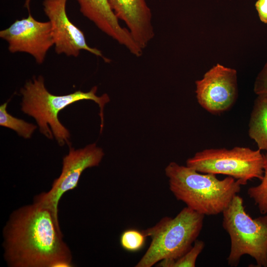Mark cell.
Returning a JSON list of instances; mask_svg holds the SVG:
<instances>
[{
  "label": "cell",
  "instance_id": "6da1fadb",
  "mask_svg": "<svg viewBox=\"0 0 267 267\" xmlns=\"http://www.w3.org/2000/svg\"><path fill=\"white\" fill-rule=\"evenodd\" d=\"M3 235L4 258L9 267H73L58 221L46 207L33 202L15 210Z\"/></svg>",
  "mask_w": 267,
  "mask_h": 267
},
{
  "label": "cell",
  "instance_id": "7a4b0ae2",
  "mask_svg": "<svg viewBox=\"0 0 267 267\" xmlns=\"http://www.w3.org/2000/svg\"><path fill=\"white\" fill-rule=\"evenodd\" d=\"M165 171L176 199L204 216L222 213L242 185L231 177L219 179L216 175L200 173L175 162L170 163Z\"/></svg>",
  "mask_w": 267,
  "mask_h": 267
},
{
  "label": "cell",
  "instance_id": "3957f363",
  "mask_svg": "<svg viewBox=\"0 0 267 267\" xmlns=\"http://www.w3.org/2000/svg\"><path fill=\"white\" fill-rule=\"evenodd\" d=\"M96 86L90 91L81 90L64 95H55L46 89L42 76H34L27 81L20 90L22 96L21 110L33 117L37 122L40 132L49 139L53 137L60 146L70 145L69 131L60 122L59 112L71 104L83 100H91L98 104L101 119L100 133L103 126V108L110 101L107 94L101 96L96 95Z\"/></svg>",
  "mask_w": 267,
  "mask_h": 267
},
{
  "label": "cell",
  "instance_id": "277c9868",
  "mask_svg": "<svg viewBox=\"0 0 267 267\" xmlns=\"http://www.w3.org/2000/svg\"><path fill=\"white\" fill-rule=\"evenodd\" d=\"M204 215L187 207L174 217H165L143 231L150 245L135 267H151L163 260H176L192 247L203 226Z\"/></svg>",
  "mask_w": 267,
  "mask_h": 267
},
{
  "label": "cell",
  "instance_id": "5b68a950",
  "mask_svg": "<svg viewBox=\"0 0 267 267\" xmlns=\"http://www.w3.org/2000/svg\"><path fill=\"white\" fill-rule=\"evenodd\" d=\"M222 213V226L231 240L228 265L237 266L241 257L248 255L255 260L257 267H267V216L253 219L238 195Z\"/></svg>",
  "mask_w": 267,
  "mask_h": 267
},
{
  "label": "cell",
  "instance_id": "8992f818",
  "mask_svg": "<svg viewBox=\"0 0 267 267\" xmlns=\"http://www.w3.org/2000/svg\"><path fill=\"white\" fill-rule=\"evenodd\" d=\"M261 151L240 146L206 149L188 158L186 166L202 173L227 175L246 185L249 180L263 177L264 154Z\"/></svg>",
  "mask_w": 267,
  "mask_h": 267
},
{
  "label": "cell",
  "instance_id": "52a82bcc",
  "mask_svg": "<svg viewBox=\"0 0 267 267\" xmlns=\"http://www.w3.org/2000/svg\"><path fill=\"white\" fill-rule=\"evenodd\" d=\"M104 156L102 149L95 143L75 149L70 145L69 153L63 158L62 171L51 189L37 195L34 202L47 208L58 221V206L62 195L77 186L82 173L87 168L97 166Z\"/></svg>",
  "mask_w": 267,
  "mask_h": 267
},
{
  "label": "cell",
  "instance_id": "ba28073f",
  "mask_svg": "<svg viewBox=\"0 0 267 267\" xmlns=\"http://www.w3.org/2000/svg\"><path fill=\"white\" fill-rule=\"evenodd\" d=\"M27 0L28 16L16 20L9 27L0 31V38L8 43L11 53L25 52L32 55L39 64L45 60L49 49L54 45L49 21L36 20L30 10Z\"/></svg>",
  "mask_w": 267,
  "mask_h": 267
},
{
  "label": "cell",
  "instance_id": "9c48e42d",
  "mask_svg": "<svg viewBox=\"0 0 267 267\" xmlns=\"http://www.w3.org/2000/svg\"><path fill=\"white\" fill-rule=\"evenodd\" d=\"M195 84L198 103L213 114L228 110L237 97L236 70L219 63L207 71Z\"/></svg>",
  "mask_w": 267,
  "mask_h": 267
},
{
  "label": "cell",
  "instance_id": "30bf717a",
  "mask_svg": "<svg viewBox=\"0 0 267 267\" xmlns=\"http://www.w3.org/2000/svg\"><path fill=\"white\" fill-rule=\"evenodd\" d=\"M67 1L44 0L43 2L44 11L51 25L55 52L76 57L84 50L101 57L106 62H110L100 50L87 44L84 33L70 20L66 12Z\"/></svg>",
  "mask_w": 267,
  "mask_h": 267
},
{
  "label": "cell",
  "instance_id": "8fae6325",
  "mask_svg": "<svg viewBox=\"0 0 267 267\" xmlns=\"http://www.w3.org/2000/svg\"><path fill=\"white\" fill-rule=\"evenodd\" d=\"M76 0L82 14L99 30L125 46L134 56L142 55L143 49L134 41L129 30L120 25L108 0Z\"/></svg>",
  "mask_w": 267,
  "mask_h": 267
},
{
  "label": "cell",
  "instance_id": "7c38bea8",
  "mask_svg": "<svg viewBox=\"0 0 267 267\" xmlns=\"http://www.w3.org/2000/svg\"><path fill=\"white\" fill-rule=\"evenodd\" d=\"M118 19L123 21L134 39L144 49L154 38L152 14L145 0H108Z\"/></svg>",
  "mask_w": 267,
  "mask_h": 267
},
{
  "label": "cell",
  "instance_id": "4fadbf2b",
  "mask_svg": "<svg viewBox=\"0 0 267 267\" xmlns=\"http://www.w3.org/2000/svg\"><path fill=\"white\" fill-rule=\"evenodd\" d=\"M248 134L260 150L267 151V95H258L248 125Z\"/></svg>",
  "mask_w": 267,
  "mask_h": 267
},
{
  "label": "cell",
  "instance_id": "5bb4252c",
  "mask_svg": "<svg viewBox=\"0 0 267 267\" xmlns=\"http://www.w3.org/2000/svg\"><path fill=\"white\" fill-rule=\"evenodd\" d=\"M8 101L0 106V125L15 131L24 138H30L37 126L23 120L15 118L6 110Z\"/></svg>",
  "mask_w": 267,
  "mask_h": 267
},
{
  "label": "cell",
  "instance_id": "9a60e30c",
  "mask_svg": "<svg viewBox=\"0 0 267 267\" xmlns=\"http://www.w3.org/2000/svg\"><path fill=\"white\" fill-rule=\"evenodd\" d=\"M205 247L204 242L196 239L190 249L176 260H163L156 264L160 267H194L199 255Z\"/></svg>",
  "mask_w": 267,
  "mask_h": 267
},
{
  "label": "cell",
  "instance_id": "2e32d148",
  "mask_svg": "<svg viewBox=\"0 0 267 267\" xmlns=\"http://www.w3.org/2000/svg\"><path fill=\"white\" fill-rule=\"evenodd\" d=\"M260 184L250 187L247 191L249 197L257 205L262 214L267 213V154H264V175Z\"/></svg>",
  "mask_w": 267,
  "mask_h": 267
},
{
  "label": "cell",
  "instance_id": "e0dca14e",
  "mask_svg": "<svg viewBox=\"0 0 267 267\" xmlns=\"http://www.w3.org/2000/svg\"><path fill=\"white\" fill-rule=\"evenodd\" d=\"M147 237L143 230L130 228L122 233L120 242L124 250L130 252H136L143 248Z\"/></svg>",
  "mask_w": 267,
  "mask_h": 267
},
{
  "label": "cell",
  "instance_id": "ac0fdd59",
  "mask_svg": "<svg viewBox=\"0 0 267 267\" xmlns=\"http://www.w3.org/2000/svg\"><path fill=\"white\" fill-rule=\"evenodd\" d=\"M254 91L257 95H267V62L258 73L255 79Z\"/></svg>",
  "mask_w": 267,
  "mask_h": 267
},
{
  "label": "cell",
  "instance_id": "d6986e66",
  "mask_svg": "<svg viewBox=\"0 0 267 267\" xmlns=\"http://www.w3.org/2000/svg\"><path fill=\"white\" fill-rule=\"evenodd\" d=\"M255 6L260 21L267 25V0H257Z\"/></svg>",
  "mask_w": 267,
  "mask_h": 267
}]
</instances>
